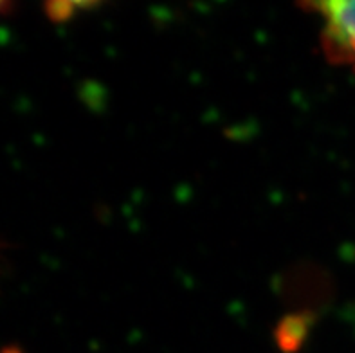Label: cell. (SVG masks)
<instances>
[{
    "label": "cell",
    "mask_w": 355,
    "mask_h": 353,
    "mask_svg": "<svg viewBox=\"0 0 355 353\" xmlns=\"http://www.w3.org/2000/svg\"><path fill=\"white\" fill-rule=\"evenodd\" d=\"M323 18V49L330 62L355 71V0L318 2L309 6Z\"/></svg>",
    "instance_id": "6da1fadb"
},
{
    "label": "cell",
    "mask_w": 355,
    "mask_h": 353,
    "mask_svg": "<svg viewBox=\"0 0 355 353\" xmlns=\"http://www.w3.org/2000/svg\"><path fill=\"white\" fill-rule=\"evenodd\" d=\"M9 8H11V4H6V2H0V17H2V15L8 13Z\"/></svg>",
    "instance_id": "7a4b0ae2"
}]
</instances>
